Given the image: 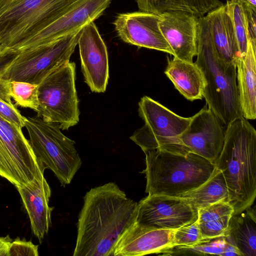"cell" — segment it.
<instances>
[{
	"mask_svg": "<svg viewBox=\"0 0 256 256\" xmlns=\"http://www.w3.org/2000/svg\"><path fill=\"white\" fill-rule=\"evenodd\" d=\"M224 238L239 250L242 256H256V215L255 206L233 214Z\"/></svg>",
	"mask_w": 256,
	"mask_h": 256,
	"instance_id": "22",
	"label": "cell"
},
{
	"mask_svg": "<svg viewBox=\"0 0 256 256\" xmlns=\"http://www.w3.org/2000/svg\"><path fill=\"white\" fill-rule=\"evenodd\" d=\"M178 197L198 210L220 202H228L227 185L220 170L216 168L212 176L198 187ZM229 203V202H228Z\"/></svg>",
	"mask_w": 256,
	"mask_h": 256,
	"instance_id": "23",
	"label": "cell"
},
{
	"mask_svg": "<svg viewBox=\"0 0 256 256\" xmlns=\"http://www.w3.org/2000/svg\"><path fill=\"white\" fill-rule=\"evenodd\" d=\"M242 3L252 8H256V0H239Z\"/></svg>",
	"mask_w": 256,
	"mask_h": 256,
	"instance_id": "35",
	"label": "cell"
},
{
	"mask_svg": "<svg viewBox=\"0 0 256 256\" xmlns=\"http://www.w3.org/2000/svg\"><path fill=\"white\" fill-rule=\"evenodd\" d=\"M3 59L2 58H0V64L2 62Z\"/></svg>",
	"mask_w": 256,
	"mask_h": 256,
	"instance_id": "36",
	"label": "cell"
},
{
	"mask_svg": "<svg viewBox=\"0 0 256 256\" xmlns=\"http://www.w3.org/2000/svg\"><path fill=\"white\" fill-rule=\"evenodd\" d=\"M212 40L219 58L228 64H234L240 58L232 22L226 4L206 15Z\"/></svg>",
	"mask_w": 256,
	"mask_h": 256,
	"instance_id": "19",
	"label": "cell"
},
{
	"mask_svg": "<svg viewBox=\"0 0 256 256\" xmlns=\"http://www.w3.org/2000/svg\"><path fill=\"white\" fill-rule=\"evenodd\" d=\"M0 83V116L16 126L23 128L26 118L22 116Z\"/></svg>",
	"mask_w": 256,
	"mask_h": 256,
	"instance_id": "29",
	"label": "cell"
},
{
	"mask_svg": "<svg viewBox=\"0 0 256 256\" xmlns=\"http://www.w3.org/2000/svg\"><path fill=\"white\" fill-rule=\"evenodd\" d=\"M140 11L160 15L164 12L181 10L198 18L222 5L220 0H136Z\"/></svg>",
	"mask_w": 256,
	"mask_h": 256,
	"instance_id": "25",
	"label": "cell"
},
{
	"mask_svg": "<svg viewBox=\"0 0 256 256\" xmlns=\"http://www.w3.org/2000/svg\"><path fill=\"white\" fill-rule=\"evenodd\" d=\"M112 0H66L48 24L21 45L14 54L50 43L75 32L100 17Z\"/></svg>",
	"mask_w": 256,
	"mask_h": 256,
	"instance_id": "11",
	"label": "cell"
},
{
	"mask_svg": "<svg viewBox=\"0 0 256 256\" xmlns=\"http://www.w3.org/2000/svg\"><path fill=\"white\" fill-rule=\"evenodd\" d=\"M174 231L144 226L135 220L117 240L112 256L160 254L174 246Z\"/></svg>",
	"mask_w": 256,
	"mask_h": 256,
	"instance_id": "17",
	"label": "cell"
},
{
	"mask_svg": "<svg viewBox=\"0 0 256 256\" xmlns=\"http://www.w3.org/2000/svg\"><path fill=\"white\" fill-rule=\"evenodd\" d=\"M160 19V15L140 10L118 14L114 24L118 36L123 42L173 56L159 28Z\"/></svg>",
	"mask_w": 256,
	"mask_h": 256,
	"instance_id": "14",
	"label": "cell"
},
{
	"mask_svg": "<svg viewBox=\"0 0 256 256\" xmlns=\"http://www.w3.org/2000/svg\"><path fill=\"white\" fill-rule=\"evenodd\" d=\"M234 213L228 202H220L198 210L197 222L204 239L224 236Z\"/></svg>",
	"mask_w": 256,
	"mask_h": 256,
	"instance_id": "24",
	"label": "cell"
},
{
	"mask_svg": "<svg viewBox=\"0 0 256 256\" xmlns=\"http://www.w3.org/2000/svg\"><path fill=\"white\" fill-rule=\"evenodd\" d=\"M38 246L31 241L17 238L12 241L9 250V256H38Z\"/></svg>",
	"mask_w": 256,
	"mask_h": 256,
	"instance_id": "31",
	"label": "cell"
},
{
	"mask_svg": "<svg viewBox=\"0 0 256 256\" xmlns=\"http://www.w3.org/2000/svg\"><path fill=\"white\" fill-rule=\"evenodd\" d=\"M236 84L242 116L246 120L256 118V46L250 38L243 58L236 63Z\"/></svg>",
	"mask_w": 256,
	"mask_h": 256,
	"instance_id": "20",
	"label": "cell"
},
{
	"mask_svg": "<svg viewBox=\"0 0 256 256\" xmlns=\"http://www.w3.org/2000/svg\"><path fill=\"white\" fill-rule=\"evenodd\" d=\"M22 129L0 116V176L16 187L38 178L46 168Z\"/></svg>",
	"mask_w": 256,
	"mask_h": 256,
	"instance_id": "10",
	"label": "cell"
},
{
	"mask_svg": "<svg viewBox=\"0 0 256 256\" xmlns=\"http://www.w3.org/2000/svg\"><path fill=\"white\" fill-rule=\"evenodd\" d=\"M222 124L206 106L192 117L189 126L180 137L182 144L214 163L222 149L225 130Z\"/></svg>",
	"mask_w": 256,
	"mask_h": 256,
	"instance_id": "13",
	"label": "cell"
},
{
	"mask_svg": "<svg viewBox=\"0 0 256 256\" xmlns=\"http://www.w3.org/2000/svg\"><path fill=\"white\" fill-rule=\"evenodd\" d=\"M138 112L144 125L130 139L144 152L156 149L182 154L190 152L182 144L180 137L188 128L192 117L178 116L148 96L139 102Z\"/></svg>",
	"mask_w": 256,
	"mask_h": 256,
	"instance_id": "8",
	"label": "cell"
},
{
	"mask_svg": "<svg viewBox=\"0 0 256 256\" xmlns=\"http://www.w3.org/2000/svg\"><path fill=\"white\" fill-rule=\"evenodd\" d=\"M196 64L205 82L203 97L223 125L242 118L234 64H228L218 56L206 16L198 18Z\"/></svg>",
	"mask_w": 256,
	"mask_h": 256,
	"instance_id": "3",
	"label": "cell"
},
{
	"mask_svg": "<svg viewBox=\"0 0 256 256\" xmlns=\"http://www.w3.org/2000/svg\"><path fill=\"white\" fill-rule=\"evenodd\" d=\"M199 228L197 220L182 226L174 231V246H192L204 240Z\"/></svg>",
	"mask_w": 256,
	"mask_h": 256,
	"instance_id": "30",
	"label": "cell"
},
{
	"mask_svg": "<svg viewBox=\"0 0 256 256\" xmlns=\"http://www.w3.org/2000/svg\"><path fill=\"white\" fill-rule=\"evenodd\" d=\"M226 242L224 236L205 239L192 246H174L164 251L160 254L166 256L186 255H218L223 252Z\"/></svg>",
	"mask_w": 256,
	"mask_h": 256,
	"instance_id": "27",
	"label": "cell"
},
{
	"mask_svg": "<svg viewBox=\"0 0 256 256\" xmlns=\"http://www.w3.org/2000/svg\"><path fill=\"white\" fill-rule=\"evenodd\" d=\"M76 66L70 61L52 71L38 84L37 116L67 130L79 121Z\"/></svg>",
	"mask_w": 256,
	"mask_h": 256,
	"instance_id": "9",
	"label": "cell"
},
{
	"mask_svg": "<svg viewBox=\"0 0 256 256\" xmlns=\"http://www.w3.org/2000/svg\"><path fill=\"white\" fill-rule=\"evenodd\" d=\"M164 74L186 99L193 101L203 98L205 82L200 70L195 62L174 56L168 60Z\"/></svg>",
	"mask_w": 256,
	"mask_h": 256,
	"instance_id": "21",
	"label": "cell"
},
{
	"mask_svg": "<svg viewBox=\"0 0 256 256\" xmlns=\"http://www.w3.org/2000/svg\"><path fill=\"white\" fill-rule=\"evenodd\" d=\"M81 30L10 56L0 64V80L38 84L52 71L70 62Z\"/></svg>",
	"mask_w": 256,
	"mask_h": 256,
	"instance_id": "7",
	"label": "cell"
},
{
	"mask_svg": "<svg viewBox=\"0 0 256 256\" xmlns=\"http://www.w3.org/2000/svg\"><path fill=\"white\" fill-rule=\"evenodd\" d=\"M78 44L85 82L93 92H105L109 78L108 54L94 22L82 28Z\"/></svg>",
	"mask_w": 256,
	"mask_h": 256,
	"instance_id": "15",
	"label": "cell"
},
{
	"mask_svg": "<svg viewBox=\"0 0 256 256\" xmlns=\"http://www.w3.org/2000/svg\"><path fill=\"white\" fill-rule=\"evenodd\" d=\"M0 83L13 98L16 106L32 109L35 112L38 106V84L17 80H0Z\"/></svg>",
	"mask_w": 256,
	"mask_h": 256,
	"instance_id": "26",
	"label": "cell"
},
{
	"mask_svg": "<svg viewBox=\"0 0 256 256\" xmlns=\"http://www.w3.org/2000/svg\"><path fill=\"white\" fill-rule=\"evenodd\" d=\"M138 204L136 222L144 226L176 230L198 219V210L178 196L148 194Z\"/></svg>",
	"mask_w": 256,
	"mask_h": 256,
	"instance_id": "12",
	"label": "cell"
},
{
	"mask_svg": "<svg viewBox=\"0 0 256 256\" xmlns=\"http://www.w3.org/2000/svg\"><path fill=\"white\" fill-rule=\"evenodd\" d=\"M12 240L9 236H0V256H9V250Z\"/></svg>",
	"mask_w": 256,
	"mask_h": 256,
	"instance_id": "33",
	"label": "cell"
},
{
	"mask_svg": "<svg viewBox=\"0 0 256 256\" xmlns=\"http://www.w3.org/2000/svg\"><path fill=\"white\" fill-rule=\"evenodd\" d=\"M242 4L249 36L252 44L256 46V8Z\"/></svg>",
	"mask_w": 256,
	"mask_h": 256,
	"instance_id": "32",
	"label": "cell"
},
{
	"mask_svg": "<svg viewBox=\"0 0 256 256\" xmlns=\"http://www.w3.org/2000/svg\"><path fill=\"white\" fill-rule=\"evenodd\" d=\"M214 164L224 178L234 214L252 206L256 196V130L248 120L240 118L226 126Z\"/></svg>",
	"mask_w": 256,
	"mask_h": 256,
	"instance_id": "2",
	"label": "cell"
},
{
	"mask_svg": "<svg viewBox=\"0 0 256 256\" xmlns=\"http://www.w3.org/2000/svg\"><path fill=\"white\" fill-rule=\"evenodd\" d=\"M16 188L29 216L32 232L42 242L52 224L51 214L54 208L49 206L50 186L44 174Z\"/></svg>",
	"mask_w": 256,
	"mask_h": 256,
	"instance_id": "18",
	"label": "cell"
},
{
	"mask_svg": "<svg viewBox=\"0 0 256 256\" xmlns=\"http://www.w3.org/2000/svg\"><path fill=\"white\" fill-rule=\"evenodd\" d=\"M146 192L178 196L200 186L212 174L214 164L192 152L182 154L160 149L144 152Z\"/></svg>",
	"mask_w": 256,
	"mask_h": 256,
	"instance_id": "4",
	"label": "cell"
},
{
	"mask_svg": "<svg viewBox=\"0 0 256 256\" xmlns=\"http://www.w3.org/2000/svg\"><path fill=\"white\" fill-rule=\"evenodd\" d=\"M24 127L38 160L54 173L62 186L70 184L82 165L75 142L58 125L37 116L26 118Z\"/></svg>",
	"mask_w": 256,
	"mask_h": 256,
	"instance_id": "6",
	"label": "cell"
},
{
	"mask_svg": "<svg viewBox=\"0 0 256 256\" xmlns=\"http://www.w3.org/2000/svg\"><path fill=\"white\" fill-rule=\"evenodd\" d=\"M66 0H0V57H9L48 24Z\"/></svg>",
	"mask_w": 256,
	"mask_h": 256,
	"instance_id": "5",
	"label": "cell"
},
{
	"mask_svg": "<svg viewBox=\"0 0 256 256\" xmlns=\"http://www.w3.org/2000/svg\"><path fill=\"white\" fill-rule=\"evenodd\" d=\"M138 202L114 182L92 188L84 197L74 256H112L122 233L136 219Z\"/></svg>",
	"mask_w": 256,
	"mask_h": 256,
	"instance_id": "1",
	"label": "cell"
},
{
	"mask_svg": "<svg viewBox=\"0 0 256 256\" xmlns=\"http://www.w3.org/2000/svg\"><path fill=\"white\" fill-rule=\"evenodd\" d=\"M160 16L159 28L173 56L193 62L197 54L198 18L181 10L166 12Z\"/></svg>",
	"mask_w": 256,
	"mask_h": 256,
	"instance_id": "16",
	"label": "cell"
},
{
	"mask_svg": "<svg viewBox=\"0 0 256 256\" xmlns=\"http://www.w3.org/2000/svg\"><path fill=\"white\" fill-rule=\"evenodd\" d=\"M225 240L226 242L225 248L220 256H242L238 248L234 244L226 240Z\"/></svg>",
	"mask_w": 256,
	"mask_h": 256,
	"instance_id": "34",
	"label": "cell"
},
{
	"mask_svg": "<svg viewBox=\"0 0 256 256\" xmlns=\"http://www.w3.org/2000/svg\"><path fill=\"white\" fill-rule=\"evenodd\" d=\"M225 4L232 22L240 58H243L246 54L250 38L246 28L243 5L239 0H226Z\"/></svg>",
	"mask_w": 256,
	"mask_h": 256,
	"instance_id": "28",
	"label": "cell"
}]
</instances>
